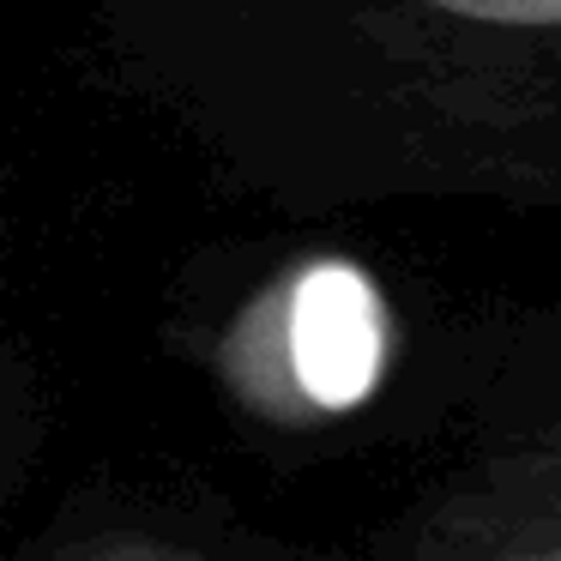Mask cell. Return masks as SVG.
Returning a JSON list of instances; mask_svg holds the SVG:
<instances>
[{"mask_svg":"<svg viewBox=\"0 0 561 561\" xmlns=\"http://www.w3.org/2000/svg\"><path fill=\"white\" fill-rule=\"evenodd\" d=\"M363 175L561 224V0H339Z\"/></svg>","mask_w":561,"mask_h":561,"instance_id":"cell-1","label":"cell"},{"mask_svg":"<svg viewBox=\"0 0 561 561\" xmlns=\"http://www.w3.org/2000/svg\"><path fill=\"white\" fill-rule=\"evenodd\" d=\"M411 368V320L368 260L296 254L242 296L211 339V375L236 411L284 435L375 416Z\"/></svg>","mask_w":561,"mask_h":561,"instance_id":"cell-2","label":"cell"},{"mask_svg":"<svg viewBox=\"0 0 561 561\" xmlns=\"http://www.w3.org/2000/svg\"><path fill=\"white\" fill-rule=\"evenodd\" d=\"M387 561H561V344L453 440Z\"/></svg>","mask_w":561,"mask_h":561,"instance_id":"cell-3","label":"cell"},{"mask_svg":"<svg viewBox=\"0 0 561 561\" xmlns=\"http://www.w3.org/2000/svg\"><path fill=\"white\" fill-rule=\"evenodd\" d=\"M67 561H206L187 543H163V537H103V543L73 549Z\"/></svg>","mask_w":561,"mask_h":561,"instance_id":"cell-4","label":"cell"}]
</instances>
